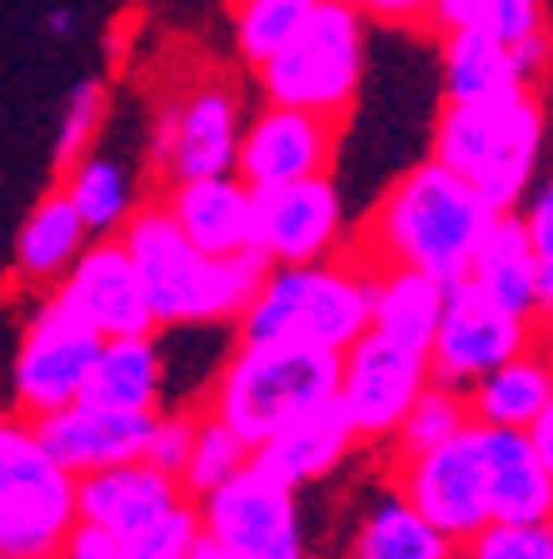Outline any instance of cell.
I'll return each mask as SVG.
<instances>
[{
	"label": "cell",
	"mask_w": 553,
	"mask_h": 559,
	"mask_svg": "<svg viewBox=\"0 0 553 559\" xmlns=\"http://www.w3.org/2000/svg\"><path fill=\"white\" fill-rule=\"evenodd\" d=\"M120 245L140 275L155 330L235 325L269 270L254 245L240 255H205L200 245L184 240L165 205H140L120 230Z\"/></svg>",
	"instance_id": "6da1fadb"
},
{
	"label": "cell",
	"mask_w": 553,
	"mask_h": 559,
	"mask_svg": "<svg viewBox=\"0 0 553 559\" xmlns=\"http://www.w3.org/2000/svg\"><path fill=\"white\" fill-rule=\"evenodd\" d=\"M494 215L498 210L469 180H459L449 165L429 155V160L409 165L374 205L369 250L380 265H409L454 285L464 280L469 255L479 250Z\"/></svg>",
	"instance_id": "7a4b0ae2"
},
{
	"label": "cell",
	"mask_w": 553,
	"mask_h": 559,
	"mask_svg": "<svg viewBox=\"0 0 553 559\" xmlns=\"http://www.w3.org/2000/svg\"><path fill=\"white\" fill-rule=\"evenodd\" d=\"M553 116L539 85L494 95V100H444L434 126V160L469 180L494 210H519L539 186L549 155Z\"/></svg>",
	"instance_id": "3957f363"
},
{
	"label": "cell",
	"mask_w": 553,
	"mask_h": 559,
	"mask_svg": "<svg viewBox=\"0 0 553 559\" xmlns=\"http://www.w3.org/2000/svg\"><path fill=\"white\" fill-rule=\"evenodd\" d=\"M369 295L374 270L349 260H304V265H269L254 300L240 310V340H285V345L345 349L369 330Z\"/></svg>",
	"instance_id": "277c9868"
},
{
	"label": "cell",
	"mask_w": 553,
	"mask_h": 559,
	"mask_svg": "<svg viewBox=\"0 0 553 559\" xmlns=\"http://www.w3.org/2000/svg\"><path fill=\"white\" fill-rule=\"evenodd\" d=\"M339 380V355L285 340H240L235 355L219 365L209 415L225 419L244 444H265L300 415L329 405Z\"/></svg>",
	"instance_id": "5b68a950"
},
{
	"label": "cell",
	"mask_w": 553,
	"mask_h": 559,
	"mask_svg": "<svg viewBox=\"0 0 553 559\" xmlns=\"http://www.w3.org/2000/svg\"><path fill=\"white\" fill-rule=\"evenodd\" d=\"M254 70H260L265 100L345 120L354 110L359 91H364L369 21L359 11H349L345 0H320L310 21L294 31V40Z\"/></svg>",
	"instance_id": "8992f818"
},
{
	"label": "cell",
	"mask_w": 553,
	"mask_h": 559,
	"mask_svg": "<svg viewBox=\"0 0 553 559\" xmlns=\"http://www.w3.org/2000/svg\"><path fill=\"white\" fill-rule=\"evenodd\" d=\"M75 524V479L56 465L15 409H0V555L56 559Z\"/></svg>",
	"instance_id": "52a82bcc"
},
{
	"label": "cell",
	"mask_w": 553,
	"mask_h": 559,
	"mask_svg": "<svg viewBox=\"0 0 553 559\" xmlns=\"http://www.w3.org/2000/svg\"><path fill=\"white\" fill-rule=\"evenodd\" d=\"M95 349H100V335L60 295H46L35 305L31 320H25L21 349H15V365H11L15 415L35 419L70 405V400H81L85 374L95 365Z\"/></svg>",
	"instance_id": "ba28073f"
},
{
	"label": "cell",
	"mask_w": 553,
	"mask_h": 559,
	"mask_svg": "<svg viewBox=\"0 0 553 559\" xmlns=\"http://www.w3.org/2000/svg\"><path fill=\"white\" fill-rule=\"evenodd\" d=\"M200 530L235 559H304V524L294 489L244 465L195 500Z\"/></svg>",
	"instance_id": "9c48e42d"
},
{
	"label": "cell",
	"mask_w": 553,
	"mask_h": 559,
	"mask_svg": "<svg viewBox=\"0 0 553 559\" xmlns=\"http://www.w3.org/2000/svg\"><path fill=\"white\" fill-rule=\"evenodd\" d=\"M429 384V355L409 349L399 340L364 330L354 345L339 349V380H335V405L345 409L349 430L359 440H394L399 419L419 400Z\"/></svg>",
	"instance_id": "30bf717a"
},
{
	"label": "cell",
	"mask_w": 553,
	"mask_h": 559,
	"mask_svg": "<svg viewBox=\"0 0 553 559\" xmlns=\"http://www.w3.org/2000/svg\"><path fill=\"white\" fill-rule=\"evenodd\" d=\"M399 495L424 514L434 530L464 545L479 535L494 514H489V475H484V430L469 419L459 435L429 444V450L404 460Z\"/></svg>",
	"instance_id": "8fae6325"
},
{
	"label": "cell",
	"mask_w": 553,
	"mask_h": 559,
	"mask_svg": "<svg viewBox=\"0 0 553 559\" xmlns=\"http://www.w3.org/2000/svg\"><path fill=\"white\" fill-rule=\"evenodd\" d=\"M539 340V320L533 314H514L504 305H494L489 295H479L469 280H454L438 330L429 340V380L469 390L479 374H489L494 365H504L508 355H519Z\"/></svg>",
	"instance_id": "7c38bea8"
},
{
	"label": "cell",
	"mask_w": 553,
	"mask_h": 559,
	"mask_svg": "<svg viewBox=\"0 0 553 559\" xmlns=\"http://www.w3.org/2000/svg\"><path fill=\"white\" fill-rule=\"evenodd\" d=\"M250 210H254L250 245L269 265H304V260L339 255L345 195L329 180V170L304 175V180H285V186L250 190Z\"/></svg>",
	"instance_id": "4fadbf2b"
},
{
	"label": "cell",
	"mask_w": 553,
	"mask_h": 559,
	"mask_svg": "<svg viewBox=\"0 0 553 559\" xmlns=\"http://www.w3.org/2000/svg\"><path fill=\"white\" fill-rule=\"evenodd\" d=\"M335 130H339V120H329V116L265 100V110L250 116L240 130L235 175L250 190L304 180V175H324L329 170V155H335Z\"/></svg>",
	"instance_id": "5bb4252c"
},
{
	"label": "cell",
	"mask_w": 553,
	"mask_h": 559,
	"mask_svg": "<svg viewBox=\"0 0 553 559\" xmlns=\"http://www.w3.org/2000/svg\"><path fill=\"white\" fill-rule=\"evenodd\" d=\"M50 295L70 305L81 314L85 325L100 340L110 335H151V305H145V290H140V275L130 265L120 235H100L70 260V270L50 285Z\"/></svg>",
	"instance_id": "9a60e30c"
},
{
	"label": "cell",
	"mask_w": 553,
	"mask_h": 559,
	"mask_svg": "<svg viewBox=\"0 0 553 559\" xmlns=\"http://www.w3.org/2000/svg\"><path fill=\"white\" fill-rule=\"evenodd\" d=\"M165 116V175L190 180V175H225L240 155L244 110L230 85H195L180 105L160 110Z\"/></svg>",
	"instance_id": "2e32d148"
},
{
	"label": "cell",
	"mask_w": 553,
	"mask_h": 559,
	"mask_svg": "<svg viewBox=\"0 0 553 559\" xmlns=\"http://www.w3.org/2000/svg\"><path fill=\"white\" fill-rule=\"evenodd\" d=\"M151 419L155 415L70 400V405L50 409V415H35L31 425H35V435H40L50 460L75 479V475H91V469L120 465V460H140L145 435H151Z\"/></svg>",
	"instance_id": "e0dca14e"
},
{
	"label": "cell",
	"mask_w": 553,
	"mask_h": 559,
	"mask_svg": "<svg viewBox=\"0 0 553 559\" xmlns=\"http://www.w3.org/2000/svg\"><path fill=\"white\" fill-rule=\"evenodd\" d=\"M180 500H184L180 479L165 475V469L151 465V460H120V465L75 475V520L95 524L105 535L140 530L145 520L165 514Z\"/></svg>",
	"instance_id": "ac0fdd59"
},
{
	"label": "cell",
	"mask_w": 553,
	"mask_h": 559,
	"mask_svg": "<svg viewBox=\"0 0 553 559\" xmlns=\"http://www.w3.org/2000/svg\"><path fill=\"white\" fill-rule=\"evenodd\" d=\"M160 205L180 225L184 240L200 245L205 255H240V250H250V235H254L250 186L235 170L170 180V195Z\"/></svg>",
	"instance_id": "d6986e66"
},
{
	"label": "cell",
	"mask_w": 553,
	"mask_h": 559,
	"mask_svg": "<svg viewBox=\"0 0 553 559\" xmlns=\"http://www.w3.org/2000/svg\"><path fill=\"white\" fill-rule=\"evenodd\" d=\"M354 444H359V435L349 430L345 409L329 400V405L300 415L294 425H285L279 435H269L265 444H254L250 465L265 469L269 479H279V485H289V489H304V485H314V479L335 475L349 454H354Z\"/></svg>",
	"instance_id": "ffe728a7"
},
{
	"label": "cell",
	"mask_w": 553,
	"mask_h": 559,
	"mask_svg": "<svg viewBox=\"0 0 553 559\" xmlns=\"http://www.w3.org/2000/svg\"><path fill=\"white\" fill-rule=\"evenodd\" d=\"M479 430H484L489 514L519 524L553 520V479L533 450L529 430H504V425H479Z\"/></svg>",
	"instance_id": "44dd1931"
},
{
	"label": "cell",
	"mask_w": 553,
	"mask_h": 559,
	"mask_svg": "<svg viewBox=\"0 0 553 559\" xmlns=\"http://www.w3.org/2000/svg\"><path fill=\"white\" fill-rule=\"evenodd\" d=\"M81 400L110 405V409H135V415H160L165 409V345L155 340V330L151 335L100 340Z\"/></svg>",
	"instance_id": "7402d4cb"
},
{
	"label": "cell",
	"mask_w": 553,
	"mask_h": 559,
	"mask_svg": "<svg viewBox=\"0 0 553 559\" xmlns=\"http://www.w3.org/2000/svg\"><path fill=\"white\" fill-rule=\"evenodd\" d=\"M469 415L479 425H504V430H529L539 409L553 400V345L533 340L529 349L508 355L504 365H494L489 374L464 390Z\"/></svg>",
	"instance_id": "603a6c76"
},
{
	"label": "cell",
	"mask_w": 553,
	"mask_h": 559,
	"mask_svg": "<svg viewBox=\"0 0 553 559\" xmlns=\"http://www.w3.org/2000/svg\"><path fill=\"white\" fill-rule=\"evenodd\" d=\"M479 295H489L494 305L514 314H533V280H539V255H533L529 235H524L519 210H498L494 225L484 230L479 250L469 255V270H464ZM539 320V314H533Z\"/></svg>",
	"instance_id": "cb8c5ba5"
},
{
	"label": "cell",
	"mask_w": 553,
	"mask_h": 559,
	"mask_svg": "<svg viewBox=\"0 0 553 559\" xmlns=\"http://www.w3.org/2000/svg\"><path fill=\"white\" fill-rule=\"evenodd\" d=\"M449 300V285L409 265L374 270V295H369V330L399 340L409 349H429L438 330V314Z\"/></svg>",
	"instance_id": "d4e9b609"
},
{
	"label": "cell",
	"mask_w": 553,
	"mask_h": 559,
	"mask_svg": "<svg viewBox=\"0 0 553 559\" xmlns=\"http://www.w3.org/2000/svg\"><path fill=\"white\" fill-rule=\"evenodd\" d=\"M60 195L75 205V215H81V225L91 230V240H100V235H120L125 221L140 210V180L116 155L85 151L75 165H65Z\"/></svg>",
	"instance_id": "484cf974"
},
{
	"label": "cell",
	"mask_w": 553,
	"mask_h": 559,
	"mask_svg": "<svg viewBox=\"0 0 553 559\" xmlns=\"http://www.w3.org/2000/svg\"><path fill=\"white\" fill-rule=\"evenodd\" d=\"M349 559H459V545L444 530H434L394 489V495H380V500L369 504L364 520H359Z\"/></svg>",
	"instance_id": "4316f807"
},
{
	"label": "cell",
	"mask_w": 553,
	"mask_h": 559,
	"mask_svg": "<svg viewBox=\"0 0 553 559\" xmlns=\"http://www.w3.org/2000/svg\"><path fill=\"white\" fill-rule=\"evenodd\" d=\"M85 245H91V230L81 225L75 205L56 190V195H46L25 215L21 235H15V275L25 285H46L50 290Z\"/></svg>",
	"instance_id": "83f0119b"
},
{
	"label": "cell",
	"mask_w": 553,
	"mask_h": 559,
	"mask_svg": "<svg viewBox=\"0 0 553 559\" xmlns=\"http://www.w3.org/2000/svg\"><path fill=\"white\" fill-rule=\"evenodd\" d=\"M438 81H444V100H494V95L524 91L508 46L484 31H444Z\"/></svg>",
	"instance_id": "f1b7e54d"
},
{
	"label": "cell",
	"mask_w": 553,
	"mask_h": 559,
	"mask_svg": "<svg viewBox=\"0 0 553 559\" xmlns=\"http://www.w3.org/2000/svg\"><path fill=\"white\" fill-rule=\"evenodd\" d=\"M320 0H230V31L244 66H265L275 50L294 40Z\"/></svg>",
	"instance_id": "f546056e"
},
{
	"label": "cell",
	"mask_w": 553,
	"mask_h": 559,
	"mask_svg": "<svg viewBox=\"0 0 553 559\" xmlns=\"http://www.w3.org/2000/svg\"><path fill=\"white\" fill-rule=\"evenodd\" d=\"M244 465H250V444H244L225 419L200 415L195 435H190V454H184V465L175 479H180L184 500H200V495H209V489L225 485L230 475H240Z\"/></svg>",
	"instance_id": "4dcf8cb0"
},
{
	"label": "cell",
	"mask_w": 553,
	"mask_h": 559,
	"mask_svg": "<svg viewBox=\"0 0 553 559\" xmlns=\"http://www.w3.org/2000/svg\"><path fill=\"white\" fill-rule=\"evenodd\" d=\"M469 419H473V415H469V400H464V390L429 380L424 390H419V400L409 405V415L399 419L394 440L404 444V454H419V450H429V444H438V440H449V435H459Z\"/></svg>",
	"instance_id": "1f68e13d"
},
{
	"label": "cell",
	"mask_w": 553,
	"mask_h": 559,
	"mask_svg": "<svg viewBox=\"0 0 553 559\" xmlns=\"http://www.w3.org/2000/svg\"><path fill=\"white\" fill-rule=\"evenodd\" d=\"M195 535H200V510L195 500H180L165 514L145 520L140 530L116 535V559H184Z\"/></svg>",
	"instance_id": "d6a6232c"
},
{
	"label": "cell",
	"mask_w": 553,
	"mask_h": 559,
	"mask_svg": "<svg viewBox=\"0 0 553 559\" xmlns=\"http://www.w3.org/2000/svg\"><path fill=\"white\" fill-rule=\"evenodd\" d=\"M553 555V520L519 524V520H489L479 535L464 539L459 559H549Z\"/></svg>",
	"instance_id": "836d02e7"
},
{
	"label": "cell",
	"mask_w": 553,
	"mask_h": 559,
	"mask_svg": "<svg viewBox=\"0 0 553 559\" xmlns=\"http://www.w3.org/2000/svg\"><path fill=\"white\" fill-rule=\"evenodd\" d=\"M105 126V85L100 81H75L60 116V135H56V165H75L85 151H95V135Z\"/></svg>",
	"instance_id": "e575fe53"
},
{
	"label": "cell",
	"mask_w": 553,
	"mask_h": 559,
	"mask_svg": "<svg viewBox=\"0 0 553 559\" xmlns=\"http://www.w3.org/2000/svg\"><path fill=\"white\" fill-rule=\"evenodd\" d=\"M473 31L514 46V40H524L533 31H549V0H489Z\"/></svg>",
	"instance_id": "d590c367"
},
{
	"label": "cell",
	"mask_w": 553,
	"mask_h": 559,
	"mask_svg": "<svg viewBox=\"0 0 553 559\" xmlns=\"http://www.w3.org/2000/svg\"><path fill=\"white\" fill-rule=\"evenodd\" d=\"M190 435H195V415H175V409H160L151 419V435H145V450L140 460L160 465L165 475H180L184 454H190Z\"/></svg>",
	"instance_id": "8d00e7d4"
},
{
	"label": "cell",
	"mask_w": 553,
	"mask_h": 559,
	"mask_svg": "<svg viewBox=\"0 0 553 559\" xmlns=\"http://www.w3.org/2000/svg\"><path fill=\"white\" fill-rule=\"evenodd\" d=\"M519 221H524V235H529L539 265H543V260H553V175H549V180H539V186L524 195Z\"/></svg>",
	"instance_id": "74e56055"
},
{
	"label": "cell",
	"mask_w": 553,
	"mask_h": 559,
	"mask_svg": "<svg viewBox=\"0 0 553 559\" xmlns=\"http://www.w3.org/2000/svg\"><path fill=\"white\" fill-rule=\"evenodd\" d=\"M345 5L374 25H429L434 15V0H345Z\"/></svg>",
	"instance_id": "f35d334b"
},
{
	"label": "cell",
	"mask_w": 553,
	"mask_h": 559,
	"mask_svg": "<svg viewBox=\"0 0 553 559\" xmlns=\"http://www.w3.org/2000/svg\"><path fill=\"white\" fill-rule=\"evenodd\" d=\"M508 56H514V70H519L524 85H539L543 75L553 70V25H549V31L524 35V40H514V46H508Z\"/></svg>",
	"instance_id": "ab89813d"
},
{
	"label": "cell",
	"mask_w": 553,
	"mask_h": 559,
	"mask_svg": "<svg viewBox=\"0 0 553 559\" xmlns=\"http://www.w3.org/2000/svg\"><path fill=\"white\" fill-rule=\"evenodd\" d=\"M56 559H116V535H105L95 524H70V535L60 539Z\"/></svg>",
	"instance_id": "60d3db41"
},
{
	"label": "cell",
	"mask_w": 553,
	"mask_h": 559,
	"mask_svg": "<svg viewBox=\"0 0 553 559\" xmlns=\"http://www.w3.org/2000/svg\"><path fill=\"white\" fill-rule=\"evenodd\" d=\"M529 440H533V450H539L543 469H549V479H553V400L539 409V419L529 425Z\"/></svg>",
	"instance_id": "b9f144b4"
},
{
	"label": "cell",
	"mask_w": 553,
	"mask_h": 559,
	"mask_svg": "<svg viewBox=\"0 0 553 559\" xmlns=\"http://www.w3.org/2000/svg\"><path fill=\"white\" fill-rule=\"evenodd\" d=\"M533 314L553 320V260L539 265V280H533Z\"/></svg>",
	"instance_id": "7bdbcfd3"
},
{
	"label": "cell",
	"mask_w": 553,
	"mask_h": 559,
	"mask_svg": "<svg viewBox=\"0 0 553 559\" xmlns=\"http://www.w3.org/2000/svg\"><path fill=\"white\" fill-rule=\"evenodd\" d=\"M46 25H50V35H60V40H65L70 31H75V21H70V11H65V5H56V11L46 15Z\"/></svg>",
	"instance_id": "ee69618b"
},
{
	"label": "cell",
	"mask_w": 553,
	"mask_h": 559,
	"mask_svg": "<svg viewBox=\"0 0 553 559\" xmlns=\"http://www.w3.org/2000/svg\"><path fill=\"white\" fill-rule=\"evenodd\" d=\"M0 559H5V555H0Z\"/></svg>",
	"instance_id": "f6af8a7d"
},
{
	"label": "cell",
	"mask_w": 553,
	"mask_h": 559,
	"mask_svg": "<svg viewBox=\"0 0 553 559\" xmlns=\"http://www.w3.org/2000/svg\"><path fill=\"white\" fill-rule=\"evenodd\" d=\"M549 559H553V555H549Z\"/></svg>",
	"instance_id": "bcb514c9"
}]
</instances>
